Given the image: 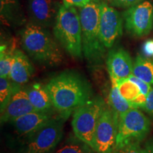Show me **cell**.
Segmentation results:
<instances>
[{
	"label": "cell",
	"mask_w": 153,
	"mask_h": 153,
	"mask_svg": "<svg viewBox=\"0 0 153 153\" xmlns=\"http://www.w3.org/2000/svg\"><path fill=\"white\" fill-rule=\"evenodd\" d=\"M46 87L55 110L65 120L93 97L87 80L72 70L62 72L53 77Z\"/></svg>",
	"instance_id": "1"
},
{
	"label": "cell",
	"mask_w": 153,
	"mask_h": 153,
	"mask_svg": "<svg viewBox=\"0 0 153 153\" xmlns=\"http://www.w3.org/2000/svg\"><path fill=\"white\" fill-rule=\"evenodd\" d=\"M20 34L23 48L36 62L43 65L54 66L62 61L60 45L46 28L30 23Z\"/></svg>",
	"instance_id": "2"
},
{
	"label": "cell",
	"mask_w": 153,
	"mask_h": 153,
	"mask_svg": "<svg viewBox=\"0 0 153 153\" xmlns=\"http://www.w3.org/2000/svg\"><path fill=\"white\" fill-rule=\"evenodd\" d=\"M101 1L91 0L79 11L83 55L90 64L99 65L104 59L106 48L99 33Z\"/></svg>",
	"instance_id": "3"
},
{
	"label": "cell",
	"mask_w": 153,
	"mask_h": 153,
	"mask_svg": "<svg viewBox=\"0 0 153 153\" xmlns=\"http://www.w3.org/2000/svg\"><path fill=\"white\" fill-rule=\"evenodd\" d=\"M53 26L54 36L61 46L72 57L81 59L83 49L79 11L74 7L61 5Z\"/></svg>",
	"instance_id": "4"
},
{
	"label": "cell",
	"mask_w": 153,
	"mask_h": 153,
	"mask_svg": "<svg viewBox=\"0 0 153 153\" xmlns=\"http://www.w3.org/2000/svg\"><path fill=\"white\" fill-rule=\"evenodd\" d=\"M106 105L101 97H92L76 109L72 116L74 136L87 143L94 150V137L97 124Z\"/></svg>",
	"instance_id": "5"
},
{
	"label": "cell",
	"mask_w": 153,
	"mask_h": 153,
	"mask_svg": "<svg viewBox=\"0 0 153 153\" xmlns=\"http://www.w3.org/2000/svg\"><path fill=\"white\" fill-rule=\"evenodd\" d=\"M150 121L140 111L132 108L118 118L116 147L128 143H138L148 135Z\"/></svg>",
	"instance_id": "6"
},
{
	"label": "cell",
	"mask_w": 153,
	"mask_h": 153,
	"mask_svg": "<svg viewBox=\"0 0 153 153\" xmlns=\"http://www.w3.org/2000/svg\"><path fill=\"white\" fill-rule=\"evenodd\" d=\"M65 119L52 118L41 129L30 137L26 153H50L60 143L63 135Z\"/></svg>",
	"instance_id": "7"
},
{
	"label": "cell",
	"mask_w": 153,
	"mask_h": 153,
	"mask_svg": "<svg viewBox=\"0 0 153 153\" xmlns=\"http://www.w3.org/2000/svg\"><path fill=\"white\" fill-rule=\"evenodd\" d=\"M118 117L105 107L97 124L94 137V150L96 153H114L116 146Z\"/></svg>",
	"instance_id": "8"
},
{
	"label": "cell",
	"mask_w": 153,
	"mask_h": 153,
	"mask_svg": "<svg viewBox=\"0 0 153 153\" xmlns=\"http://www.w3.org/2000/svg\"><path fill=\"white\" fill-rule=\"evenodd\" d=\"M125 28L130 35L140 38L148 35L153 27V5L145 1L123 13Z\"/></svg>",
	"instance_id": "9"
},
{
	"label": "cell",
	"mask_w": 153,
	"mask_h": 153,
	"mask_svg": "<svg viewBox=\"0 0 153 153\" xmlns=\"http://www.w3.org/2000/svg\"><path fill=\"white\" fill-rule=\"evenodd\" d=\"M99 33L103 45L106 49L111 48L123 34V18L112 6L101 1Z\"/></svg>",
	"instance_id": "10"
},
{
	"label": "cell",
	"mask_w": 153,
	"mask_h": 153,
	"mask_svg": "<svg viewBox=\"0 0 153 153\" xmlns=\"http://www.w3.org/2000/svg\"><path fill=\"white\" fill-rule=\"evenodd\" d=\"M60 6L57 0H28L30 24L43 28L54 26Z\"/></svg>",
	"instance_id": "11"
},
{
	"label": "cell",
	"mask_w": 153,
	"mask_h": 153,
	"mask_svg": "<svg viewBox=\"0 0 153 153\" xmlns=\"http://www.w3.org/2000/svg\"><path fill=\"white\" fill-rule=\"evenodd\" d=\"M37 111L31 104L26 88L18 85L8 104L1 112V122H11L29 113Z\"/></svg>",
	"instance_id": "12"
},
{
	"label": "cell",
	"mask_w": 153,
	"mask_h": 153,
	"mask_svg": "<svg viewBox=\"0 0 153 153\" xmlns=\"http://www.w3.org/2000/svg\"><path fill=\"white\" fill-rule=\"evenodd\" d=\"M110 78L116 80L127 79L133 74V64L127 51L121 47L110 50L106 58Z\"/></svg>",
	"instance_id": "13"
},
{
	"label": "cell",
	"mask_w": 153,
	"mask_h": 153,
	"mask_svg": "<svg viewBox=\"0 0 153 153\" xmlns=\"http://www.w3.org/2000/svg\"><path fill=\"white\" fill-rule=\"evenodd\" d=\"M53 118L51 112L34 111L21 116L11 123L20 135L32 136Z\"/></svg>",
	"instance_id": "14"
},
{
	"label": "cell",
	"mask_w": 153,
	"mask_h": 153,
	"mask_svg": "<svg viewBox=\"0 0 153 153\" xmlns=\"http://www.w3.org/2000/svg\"><path fill=\"white\" fill-rule=\"evenodd\" d=\"M34 68L27 55L20 50H15L9 79L17 85L27 83L33 74Z\"/></svg>",
	"instance_id": "15"
},
{
	"label": "cell",
	"mask_w": 153,
	"mask_h": 153,
	"mask_svg": "<svg viewBox=\"0 0 153 153\" xmlns=\"http://www.w3.org/2000/svg\"><path fill=\"white\" fill-rule=\"evenodd\" d=\"M26 89L30 103L37 111L51 112L55 109L46 85L35 82Z\"/></svg>",
	"instance_id": "16"
},
{
	"label": "cell",
	"mask_w": 153,
	"mask_h": 153,
	"mask_svg": "<svg viewBox=\"0 0 153 153\" xmlns=\"http://www.w3.org/2000/svg\"><path fill=\"white\" fill-rule=\"evenodd\" d=\"M110 79L111 82V87L108 94V104L111 109L119 118L122 114H125L133 107L131 106L128 101L124 99L120 94L118 89L117 80L113 78Z\"/></svg>",
	"instance_id": "17"
},
{
	"label": "cell",
	"mask_w": 153,
	"mask_h": 153,
	"mask_svg": "<svg viewBox=\"0 0 153 153\" xmlns=\"http://www.w3.org/2000/svg\"><path fill=\"white\" fill-rule=\"evenodd\" d=\"M133 74L149 85H153V60L137 55L133 63Z\"/></svg>",
	"instance_id": "18"
},
{
	"label": "cell",
	"mask_w": 153,
	"mask_h": 153,
	"mask_svg": "<svg viewBox=\"0 0 153 153\" xmlns=\"http://www.w3.org/2000/svg\"><path fill=\"white\" fill-rule=\"evenodd\" d=\"M53 153H96L89 145L76 136L69 137L58 148L55 149Z\"/></svg>",
	"instance_id": "19"
},
{
	"label": "cell",
	"mask_w": 153,
	"mask_h": 153,
	"mask_svg": "<svg viewBox=\"0 0 153 153\" xmlns=\"http://www.w3.org/2000/svg\"><path fill=\"white\" fill-rule=\"evenodd\" d=\"M117 84L120 94L128 101L130 104L143 94L138 86L128 78L117 80Z\"/></svg>",
	"instance_id": "20"
},
{
	"label": "cell",
	"mask_w": 153,
	"mask_h": 153,
	"mask_svg": "<svg viewBox=\"0 0 153 153\" xmlns=\"http://www.w3.org/2000/svg\"><path fill=\"white\" fill-rule=\"evenodd\" d=\"M15 50L9 49L6 45H1L0 51V76L3 78H9L12 66Z\"/></svg>",
	"instance_id": "21"
},
{
	"label": "cell",
	"mask_w": 153,
	"mask_h": 153,
	"mask_svg": "<svg viewBox=\"0 0 153 153\" xmlns=\"http://www.w3.org/2000/svg\"><path fill=\"white\" fill-rule=\"evenodd\" d=\"M19 85L9 78H0V111H2L8 104L11 96Z\"/></svg>",
	"instance_id": "22"
},
{
	"label": "cell",
	"mask_w": 153,
	"mask_h": 153,
	"mask_svg": "<svg viewBox=\"0 0 153 153\" xmlns=\"http://www.w3.org/2000/svg\"><path fill=\"white\" fill-rule=\"evenodd\" d=\"M114 153H148V152L145 148H141L138 143H131L116 147Z\"/></svg>",
	"instance_id": "23"
},
{
	"label": "cell",
	"mask_w": 153,
	"mask_h": 153,
	"mask_svg": "<svg viewBox=\"0 0 153 153\" xmlns=\"http://www.w3.org/2000/svg\"><path fill=\"white\" fill-rule=\"evenodd\" d=\"M143 0H109L112 7L118 8H130L143 2Z\"/></svg>",
	"instance_id": "24"
},
{
	"label": "cell",
	"mask_w": 153,
	"mask_h": 153,
	"mask_svg": "<svg viewBox=\"0 0 153 153\" xmlns=\"http://www.w3.org/2000/svg\"><path fill=\"white\" fill-rule=\"evenodd\" d=\"M128 79L131 80L132 82H135V83L139 87L140 89L141 92H142L143 94L146 96V97H148V94L150 93L151 89H152V87L150 86V85L146 83V82H143V80L140 79L139 78H137L135 76H134L133 74H132V75L130 76Z\"/></svg>",
	"instance_id": "25"
},
{
	"label": "cell",
	"mask_w": 153,
	"mask_h": 153,
	"mask_svg": "<svg viewBox=\"0 0 153 153\" xmlns=\"http://www.w3.org/2000/svg\"><path fill=\"white\" fill-rule=\"evenodd\" d=\"M142 53L147 58H153V39L145 41L142 46Z\"/></svg>",
	"instance_id": "26"
},
{
	"label": "cell",
	"mask_w": 153,
	"mask_h": 153,
	"mask_svg": "<svg viewBox=\"0 0 153 153\" xmlns=\"http://www.w3.org/2000/svg\"><path fill=\"white\" fill-rule=\"evenodd\" d=\"M91 0H62L63 5L67 7H82L87 5Z\"/></svg>",
	"instance_id": "27"
},
{
	"label": "cell",
	"mask_w": 153,
	"mask_h": 153,
	"mask_svg": "<svg viewBox=\"0 0 153 153\" xmlns=\"http://www.w3.org/2000/svg\"><path fill=\"white\" fill-rule=\"evenodd\" d=\"M143 109L153 117V88L151 89L150 93L148 94V97H147L146 103H145Z\"/></svg>",
	"instance_id": "28"
},
{
	"label": "cell",
	"mask_w": 153,
	"mask_h": 153,
	"mask_svg": "<svg viewBox=\"0 0 153 153\" xmlns=\"http://www.w3.org/2000/svg\"><path fill=\"white\" fill-rule=\"evenodd\" d=\"M146 149L148 153H153V143H148L146 145Z\"/></svg>",
	"instance_id": "29"
},
{
	"label": "cell",
	"mask_w": 153,
	"mask_h": 153,
	"mask_svg": "<svg viewBox=\"0 0 153 153\" xmlns=\"http://www.w3.org/2000/svg\"><path fill=\"white\" fill-rule=\"evenodd\" d=\"M99 1H105V0H99Z\"/></svg>",
	"instance_id": "30"
}]
</instances>
